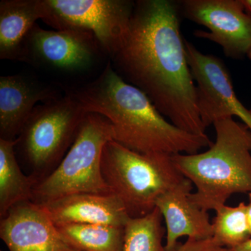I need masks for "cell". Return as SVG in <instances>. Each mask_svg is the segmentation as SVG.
I'll return each instance as SVG.
<instances>
[{
	"instance_id": "cell-9",
	"label": "cell",
	"mask_w": 251,
	"mask_h": 251,
	"mask_svg": "<svg viewBox=\"0 0 251 251\" xmlns=\"http://www.w3.org/2000/svg\"><path fill=\"white\" fill-rule=\"evenodd\" d=\"M181 16L210 31L196 30L194 35L222 47L225 55L244 59L251 50V16L242 0H182Z\"/></svg>"
},
{
	"instance_id": "cell-22",
	"label": "cell",
	"mask_w": 251,
	"mask_h": 251,
	"mask_svg": "<svg viewBox=\"0 0 251 251\" xmlns=\"http://www.w3.org/2000/svg\"><path fill=\"white\" fill-rule=\"evenodd\" d=\"M247 214L251 235V193L249 194V203L247 204Z\"/></svg>"
},
{
	"instance_id": "cell-6",
	"label": "cell",
	"mask_w": 251,
	"mask_h": 251,
	"mask_svg": "<svg viewBox=\"0 0 251 251\" xmlns=\"http://www.w3.org/2000/svg\"><path fill=\"white\" fill-rule=\"evenodd\" d=\"M87 113L74 93L34 109L16 138V151L39 181L62 161Z\"/></svg>"
},
{
	"instance_id": "cell-23",
	"label": "cell",
	"mask_w": 251,
	"mask_h": 251,
	"mask_svg": "<svg viewBox=\"0 0 251 251\" xmlns=\"http://www.w3.org/2000/svg\"><path fill=\"white\" fill-rule=\"evenodd\" d=\"M242 2L245 12L251 16V0H242Z\"/></svg>"
},
{
	"instance_id": "cell-19",
	"label": "cell",
	"mask_w": 251,
	"mask_h": 251,
	"mask_svg": "<svg viewBox=\"0 0 251 251\" xmlns=\"http://www.w3.org/2000/svg\"><path fill=\"white\" fill-rule=\"evenodd\" d=\"M216 211L213 221V238L222 247L234 249L251 237L247 214V204L224 205Z\"/></svg>"
},
{
	"instance_id": "cell-12",
	"label": "cell",
	"mask_w": 251,
	"mask_h": 251,
	"mask_svg": "<svg viewBox=\"0 0 251 251\" xmlns=\"http://www.w3.org/2000/svg\"><path fill=\"white\" fill-rule=\"evenodd\" d=\"M193 184L185 179L157 200L158 208L166 224L167 251H173L179 239H206L213 237L214 229L207 211L190 199Z\"/></svg>"
},
{
	"instance_id": "cell-3",
	"label": "cell",
	"mask_w": 251,
	"mask_h": 251,
	"mask_svg": "<svg viewBox=\"0 0 251 251\" xmlns=\"http://www.w3.org/2000/svg\"><path fill=\"white\" fill-rule=\"evenodd\" d=\"M216 141L195 154L172 156L175 166L196 188L190 199L202 210H217L231 196L251 193V131L233 118L213 125Z\"/></svg>"
},
{
	"instance_id": "cell-17",
	"label": "cell",
	"mask_w": 251,
	"mask_h": 251,
	"mask_svg": "<svg viewBox=\"0 0 251 251\" xmlns=\"http://www.w3.org/2000/svg\"><path fill=\"white\" fill-rule=\"evenodd\" d=\"M59 233L80 251H124L125 227L99 224L56 225Z\"/></svg>"
},
{
	"instance_id": "cell-14",
	"label": "cell",
	"mask_w": 251,
	"mask_h": 251,
	"mask_svg": "<svg viewBox=\"0 0 251 251\" xmlns=\"http://www.w3.org/2000/svg\"><path fill=\"white\" fill-rule=\"evenodd\" d=\"M55 225L99 224L125 227L129 220L125 206L114 194L77 193L39 204Z\"/></svg>"
},
{
	"instance_id": "cell-11",
	"label": "cell",
	"mask_w": 251,
	"mask_h": 251,
	"mask_svg": "<svg viewBox=\"0 0 251 251\" xmlns=\"http://www.w3.org/2000/svg\"><path fill=\"white\" fill-rule=\"evenodd\" d=\"M0 237L9 251H80L62 237L44 208L31 201L16 204L1 219Z\"/></svg>"
},
{
	"instance_id": "cell-8",
	"label": "cell",
	"mask_w": 251,
	"mask_h": 251,
	"mask_svg": "<svg viewBox=\"0 0 251 251\" xmlns=\"http://www.w3.org/2000/svg\"><path fill=\"white\" fill-rule=\"evenodd\" d=\"M188 64L197 88L198 108L205 128L223 119L239 117L251 131V110L236 96L224 62L202 53L185 39Z\"/></svg>"
},
{
	"instance_id": "cell-5",
	"label": "cell",
	"mask_w": 251,
	"mask_h": 251,
	"mask_svg": "<svg viewBox=\"0 0 251 251\" xmlns=\"http://www.w3.org/2000/svg\"><path fill=\"white\" fill-rule=\"evenodd\" d=\"M112 140L110 122L88 112L62 161L36 185L32 202L43 204L77 193L112 194L101 171L103 148Z\"/></svg>"
},
{
	"instance_id": "cell-4",
	"label": "cell",
	"mask_w": 251,
	"mask_h": 251,
	"mask_svg": "<svg viewBox=\"0 0 251 251\" xmlns=\"http://www.w3.org/2000/svg\"><path fill=\"white\" fill-rule=\"evenodd\" d=\"M101 171L112 194L133 219L150 214L160 196L185 179L171 155L135 152L112 140L104 147Z\"/></svg>"
},
{
	"instance_id": "cell-24",
	"label": "cell",
	"mask_w": 251,
	"mask_h": 251,
	"mask_svg": "<svg viewBox=\"0 0 251 251\" xmlns=\"http://www.w3.org/2000/svg\"><path fill=\"white\" fill-rule=\"evenodd\" d=\"M247 57H249V58L251 60V50L250 51V52H249V54H248Z\"/></svg>"
},
{
	"instance_id": "cell-1",
	"label": "cell",
	"mask_w": 251,
	"mask_h": 251,
	"mask_svg": "<svg viewBox=\"0 0 251 251\" xmlns=\"http://www.w3.org/2000/svg\"><path fill=\"white\" fill-rule=\"evenodd\" d=\"M181 16L179 1H135L128 33L110 61L123 80L146 94L175 126L205 135Z\"/></svg>"
},
{
	"instance_id": "cell-2",
	"label": "cell",
	"mask_w": 251,
	"mask_h": 251,
	"mask_svg": "<svg viewBox=\"0 0 251 251\" xmlns=\"http://www.w3.org/2000/svg\"><path fill=\"white\" fill-rule=\"evenodd\" d=\"M74 94L87 112L110 122L114 141L135 152L195 154L213 144L207 135L188 133L168 121L146 94L123 80L110 61L97 79Z\"/></svg>"
},
{
	"instance_id": "cell-15",
	"label": "cell",
	"mask_w": 251,
	"mask_h": 251,
	"mask_svg": "<svg viewBox=\"0 0 251 251\" xmlns=\"http://www.w3.org/2000/svg\"><path fill=\"white\" fill-rule=\"evenodd\" d=\"M39 19L40 0L0 1V59L25 62L26 42Z\"/></svg>"
},
{
	"instance_id": "cell-10",
	"label": "cell",
	"mask_w": 251,
	"mask_h": 251,
	"mask_svg": "<svg viewBox=\"0 0 251 251\" xmlns=\"http://www.w3.org/2000/svg\"><path fill=\"white\" fill-rule=\"evenodd\" d=\"M105 52L96 36L80 29L48 30L35 25L28 36L25 62L67 72L85 70Z\"/></svg>"
},
{
	"instance_id": "cell-21",
	"label": "cell",
	"mask_w": 251,
	"mask_h": 251,
	"mask_svg": "<svg viewBox=\"0 0 251 251\" xmlns=\"http://www.w3.org/2000/svg\"><path fill=\"white\" fill-rule=\"evenodd\" d=\"M230 251H251V237L242 245L230 249Z\"/></svg>"
},
{
	"instance_id": "cell-13",
	"label": "cell",
	"mask_w": 251,
	"mask_h": 251,
	"mask_svg": "<svg viewBox=\"0 0 251 251\" xmlns=\"http://www.w3.org/2000/svg\"><path fill=\"white\" fill-rule=\"evenodd\" d=\"M61 97L53 87L27 75L0 77V138L16 140L38 103Z\"/></svg>"
},
{
	"instance_id": "cell-20",
	"label": "cell",
	"mask_w": 251,
	"mask_h": 251,
	"mask_svg": "<svg viewBox=\"0 0 251 251\" xmlns=\"http://www.w3.org/2000/svg\"><path fill=\"white\" fill-rule=\"evenodd\" d=\"M173 251H230V249L222 247L214 238L206 239H187L180 244Z\"/></svg>"
},
{
	"instance_id": "cell-16",
	"label": "cell",
	"mask_w": 251,
	"mask_h": 251,
	"mask_svg": "<svg viewBox=\"0 0 251 251\" xmlns=\"http://www.w3.org/2000/svg\"><path fill=\"white\" fill-rule=\"evenodd\" d=\"M16 139L0 138V218L19 203L31 201L39 179L21 171L16 152Z\"/></svg>"
},
{
	"instance_id": "cell-18",
	"label": "cell",
	"mask_w": 251,
	"mask_h": 251,
	"mask_svg": "<svg viewBox=\"0 0 251 251\" xmlns=\"http://www.w3.org/2000/svg\"><path fill=\"white\" fill-rule=\"evenodd\" d=\"M163 221L156 207L143 217L130 218L125 226L124 251H167L163 244L166 234Z\"/></svg>"
},
{
	"instance_id": "cell-7",
	"label": "cell",
	"mask_w": 251,
	"mask_h": 251,
	"mask_svg": "<svg viewBox=\"0 0 251 251\" xmlns=\"http://www.w3.org/2000/svg\"><path fill=\"white\" fill-rule=\"evenodd\" d=\"M40 1L44 23L57 30L90 31L110 57L128 33L135 6L130 0Z\"/></svg>"
}]
</instances>
